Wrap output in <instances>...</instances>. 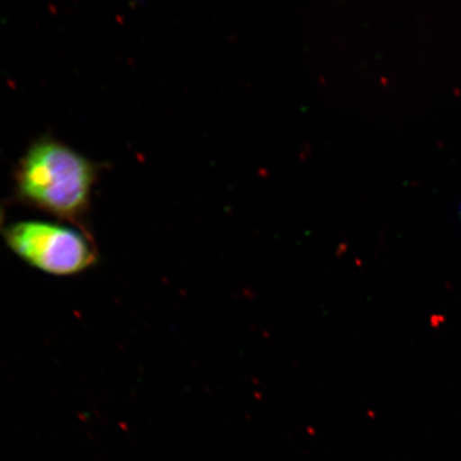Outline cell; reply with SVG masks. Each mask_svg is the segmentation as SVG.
Returning <instances> with one entry per match:
<instances>
[{
  "instance_id": "6da1fadb",
  "label": "cell",
  "mask_w": 461,
  "mask_h": 461,
  "mask_svg": "<svg viewBox=\"0 0 461 461\" xmlns=\"http://www.w3.org/2000/svg\"><path fill=\"white\" fill-rule=\"evenodd\" d=\"M96 166L66 144L42 138L27 149L15 170L23 203L86 230Z\"/></svg>"
},
{
  "instance_id": "7a4b0ae2",
  "label": "cell",
  "mask_w": 461,
  "mask_h": 461,
  "mask_svg": "<svg viewBox=\"0 0 461 461\" xmlns=\"http://www.w3.org/2000/svg\"><path fill=\"white\" fill-rule=\"evenodd\" d=\"M0 233L17 257L45 274L77 275L94 267L99 258L88 232L59 223L19 221L0 228Z\"/></svg>"
}]
</instances>
